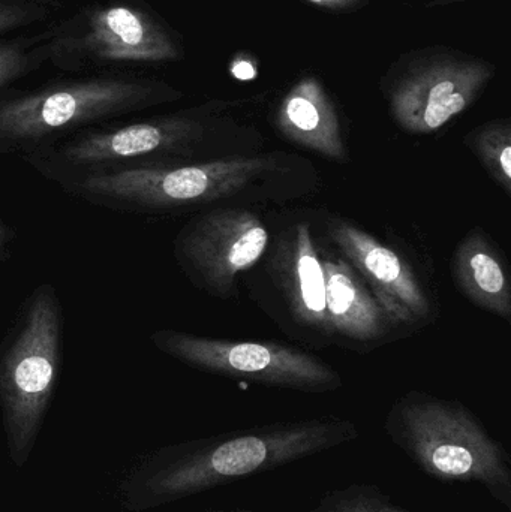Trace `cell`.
<instances>
[{"mask_svg":"<svg viewBox=\"0 0 511 512\" xmlns=\"http://www.w3.org/2000/svg\"><path fill=\"white\" fill-rule=\"evenodd\" d=\"M360 438L336 417L279 421L168 448L141 483L144 505L167 504L257 477Z\"/></svg>","mask_w":511,"mask_h":512,"instance_id":"1","label":"cell"},{"mask_svg":"<svg viewBox=\"0 0 511 512\" xmlns=\"http://www.w3.org/2000/svg\"><path fill=\"white\" fill-rule=\"evenodd\" d=\"M384 432L423 474L441 483L479 484L511 510L509 453L464 403L408 391L390 408Z\"/></svg>","mask_w":511,"mask_h":512,"instance_id":"2","label":"cell"},{"mask_svg":"<svg viewBox=\"0 0 511 512\" xmlns=\"http://www.w3.org/2000/svg\"><path fill=\"white\" fill-rule=\"evenodd\" d=\"M182 90L126 75L77 78L0 98V153L30 155L69 135L132 113L173 104Z\"/></svg>","mask_w":511,"mask_h":512,"instance_id":"3","label":"cell"},{"mask_svg":"<svg viewBox=\"0 0 511 512\" xmlns=\"http://www.w3.org/2000/svg\"><path fill=\"white\" fill-rule=\"evenodd\" d=\"M221 104L84 129L23 156L41 176L62 182L90 174L191 164L219 126Z\"/></svg>","mask_w":511,"mask_h":512,"instance_id":"4","label":"cell"},{"mask_svg":"<svg viewBox=\"0 0 511 512\" xmlns=\"http://www.w3.org/2000/svg\"><path fill=\"white\" fill-rule=\"evenodd\" d=\"M275 167L267 158H231L173 167L90 174L57 183L93 206L135 215H171L230 198Z\"/></svg>","mask_w":511,"mask_h":512,"instance_id":"5","label":"cell"},{"mask_svg":"<svg viewBox=\"0 0 511 512\" xmlns=\"http://www.w3.org/2000/svg\"><path fill=\"white\" fill-rule=\"evenodd\" d=\"M63 318L53 286L27 301L12 336L0 349V408L15 465L23 466L38 438L62 366Z\"/></svg>","mask_w":511,"mask_h":512,"instance_id":"6","label":"cell"},{"mask_svg":"<svg viewBox=\"0 0 511 512\" xmlns=\"http://www.w3.org/2000/svg\"><path fill=\"white\" fill-rule=\"evenodd\" d=\"M48 30V62L62 71L162 65L185 56L179 33L135 0L86 6Z\"/></svg>","mask_w":511,"mask_h":512,"instance_id":"7","label":"cell"},{"mask_svg":"<svg viewBox=\"0 0 511 512\" xmlns=\"http://www.w3.org/2000/svg\"><path fill=\"white\" fill-rule=\"evenodd\" d=\"M497 71L485 57L434 45L402 54L381 78V89L399 128L428 135L467 111Z\"/></svg>","mask_w":511,"mask_h":512,"instance_id":"8","label":"cell"},{"mask_svg":"<svg viewBox=\"0 0 511 512\" xmlns=\"http://www.w3.org/2000/svg\"><path fill=\"white\" fill-rule=\"evenodd\" d=\"M150 339L164 354L227 378L312 394L330 393L344 384L324 361L278 343L212 339L174 330L156 331Z\"/></svg>","mask_w":511,"mask_h":512,"instance_id":"9","label":"cell"},{"mask_svg":"<svg viewBox=\"0 0 511 512\" xmlns=\"http://www.w3.org/2000/svg\"><path fill=\"white\" fill-rule=\"evenodd\" d=\"M269 245L264 222L249 210H215L180 230L174 254L189 279L219 297H228L236 279L260 261Z\"/></svg>","mask_w":511,"mask_h":512,"instance_id":"10","label":"cell"},{"mask_svg":"<svg viewBox=\"0 0 511 512\" xmlns=\"http://www.w3.org/2000/svg\"><path fill=\"white\" fill-rule=\"evenodd\" d=\"M327 234L396 324L428 321L431 301L401 255L344 219H330Z\"/></svg>","mask_w":511,"mask_h":512,"instance_id":"11","label":"cell"},{"mask_svg":"<svg viewBox=\"0 0 511 512\" xmlns=\"http://www.w3.org/2000/svg\"><path fill=\"white\" fill-rule=\"evenodd\" d=\"M275 125L287 140L336 162L347 161L341 120L332 96L314 75H305L279 102Z\"/></svg>","mask_w":511,"mask_h":512,"instance_id":"12","label":"cell"},{"mask_svg":"<svg viewBox=\"0 0 511 512\" xmlns=\"http://www.w3.org/2000/svg\"><path fill=\"white\" fill-rule=\"evenodd\" d=\"M326 277V306L333 333L360 343L387 336L396 322L365 286L347 259H321Z\"/></svg>","mask_w":511,"mask_h":512,"instance_id":"13","label":"cell"},{"mask_svg":"<svg viewBox=\"0 0 511 512\" xmlns=\"http://www.w3.org/2000/svg\"><path fill=\"white\" fill-rule=\"evenodd\" d=\"M285 297L300 324L333 333L326 306V277L309 224H299L278 255Z\"/></svg>","mask_w":511,"mask_h":512,"instance_id":"14","label":"cell"},{"mask_svg":"<svg viewBox=\"0 0 511 512\" xmlns=\"http://www.w3.org/2000/svg\"><path fill=\"white\" fill-rule=\"evenodd\" d=\"M452 270L459 289L471 303L510 321V273L485 231L476 228L462 239L453 254Z\"/></svg>","mask_w":511,"mask_h":512,"instance_id":"15","label":"cell"},{"mask_svg":"<svg viewBox=\"0 0 511 512\" xmlns=\"http://www.w3.org/2000/svg\"><path fill=\"white\" fill-rule=\"evenodd\" d=\"M465 144L480 159L498 186L511 194V122L497 119L473 129Z\"/></svg>","mask_w":511,"mask_h":512,"instance_id":"16","label":"cell"},{"mask_svg":"<svg viewBox=\"0 0 511 512\" xmlns=\"http://www.w3.org/2000/svg\"><path fill=\"white\" fill-rule=\"evenodd\" d=\"M50 30L0 42V89L32 74L48 62Z\"/></svg>","mask_w":511,"mask_h":512,"instance_id":"17","label":"cell"},{"mask_svg":"<svg viewBox=\"0 0 511 512\" xmlns=\"http://www.w3.org/2000/svg\"><path fill=\"white\" fill-rule=\"evenodd\" d=\"M308 512H411L374 484H351L326 493Z\"/></svg>","mask_w":511,"mask_h":512,"instance_id":"18","label":"cell"},{"mask_svg":"<svg viewBox=\"0 0 511 512\" xmlns=\"http://www.w3.org/2000/svg\"><path fill=\"white\" fill-rule=\"evenodd\" d=\"M56 8L54 0H0V35L48 21Z\"/></svg>","mask_w":511,"mask_h":512,"instance_id":"19","label":"cell"},{"mask_svg":"<svg viewBox=\"0 0 511 512\" xmlns=\"http://www.w3.org/2000/svg\"><path fill=\"white\" fill-rule=\"evenodd\" d=\"M305 2L324 11L338 12V14L357 12L369 5V0H305Z\"/></svg>","mask_w":511,"mask_h":512,"instance_id":"20","label":"cell"},{"mask_svg":"<svg viewBox=\"0 0 511 512\" xmlns=\"http://www.w3.org/2000/svg\"><path fill=\"white\" fill-rule=\"evenodd\" d=\"M255 72L257 71H255L254 63H252L251 60L245 59V57L234 60V77L240 78V80H249V78L254 77Z\"/></svg>","mask_w":511,"mask_h":512,"instance_id":"21","label":"cell"},{"mask_svg":"<svg viewBox=\"0 0 511 512\" xmlns=\"http://www.w3.org/2000/svg\"><path fill=\"white\" fill-rule=\"evenodd\" d=\"M12 237V231L9 230L8 227H6L3 222H0V254H2L3 249L6 248V245H8L9 240H11Z\"/></svg>","mask_w":511,"mask_h":512,"instance_id":"22","label":"cell"},{"mask_svg":"<svg viewBox=\"0 0 511 512\" xmlns=\"http://www.w3.org/2000/svg\"><path fill=\"white\" fill-rule=\"evenodd\" d=\"M206 512H258L255 510H248V508H236V510H213Z\"/></svg>","mask_w":511,"mask_h":512,"instance_id":"23","label":"cell"},{"mask_svg":"<svg viewBox=\"0 0 511 512\" xmlns=\"http://www.w3.org/2000/svg\"><path fill=\"white\" fill-rule=\"evenodd\" d=\"M435 3L479 2V0H434Z\"/></svg>","mask_w":511,"mask_h":512,"instance_id":"24","label":"cell"}]
</instances>
